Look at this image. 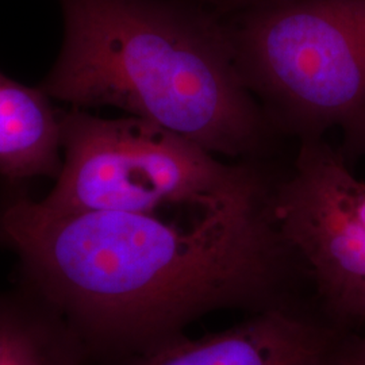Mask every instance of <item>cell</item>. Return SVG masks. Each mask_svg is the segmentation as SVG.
I'll list each match as a JSON object with an SVG mask.
<instances>
[{"label":"cell","mask_w":365,"mask_h":365,"mask_svg":"<svg viewBox=\"0 0 365 365\" xmlns=\"http://www.w3.org/2000/svg\"><path fill=\"white\" fill-rule=\"evenodd\" d=\"M272 182L170 221L150 212H54L16 197L0 218L18 279L61 314L96 365H117L220 312L314 298L282 235Z\"/></svg>","instance_id":"cell-1"},{"label":"cell","mask_w":365,"mask_h":365,"mask_svg":"<svg viewBox=\"0 0 365 365\" xmlns=\"http://www.w3.org/2000/svg\"><path fill=\"white\" fill-rule=\"evenodd\" d=\"M66 38L38 88L113 106L211 153L250 157L272 126L244 84L225 18L197 0H61Z\"/></svg>","instance_id":"cell-2"},{"label":"cell","mask_w":365,"mask_h":365,"mask_svg":"<svg viewBox=\"0 0 365 365\" xmlns=\"http://www.w3.org/2000/svg\"><path fill=\"white\" fill-rule=\"evenodd\" d=\"M238 72L271 126L342 134L365 158V0H280L223 16Z\"/></svg>","instance_id":"cell-3"},{"label":"cell","mask_w":365,"mask_h":365,"mask_svg":"<svg viewBox=\"0 0 365 365\" xmlns=\"http://www.w3.org/2000/svg\"><path fill=\"white\" fill-rule=\"evenodd\" d=\"M64 164L38 200L54 212L214 207L260 179L250 165H230L207 149L144 118L60 114Z\"/></svg>","instance_id":"cell-4"},{"label":"cell","mask_w":365,"mask_h":365,"mask_svg":"<svg viewBox=\"0 0 365 365\" xmlns=\"http://www.w3.org/2000/svg\"><path fill=\"white\" fill-rule=\"evenodd\" d=\"M274 220L333 319L365 327V182L341 149L303 138L294 168L272 182Z\"/></svg>","instance_id":"cell-5"},{"label":"cell","mask_w":365,"mask_h":365,"mask_svg":"<svg viewBox=\"0 0 365 365\" xmlns=\"http://www.w3.org/2000/svg\"><path fill=\"white\" fill-rule=\"evenodd\" d=\"M359 334L307 298L199 339L182 334L117 365H352Z\"/></svg>","instance_id":"cell-6"},{"label":"cell","mask_w":365,"mask_h":365,"mask_svg":"<svg viewBox=\"0 0 365 365\" xmlns=\"http://www.w3.org/2000/svg\"><path fill=\"white\" fill-rule=\"evenodd\" d=\"M60 114L49 96L0 72V175L11 182L60 175Z\"/></svg>","instance_id":"cell-7"},{"label":"cell","mask_w":365,"mask_h":365,"mask_svg":"<svg viewBox=\"0 0 365 365\" xmlns=\"http://www.w3.org/2000/svg\"><path fill=\"white\" fill-rule=\"evenodd\" d=\"M0 365H96L75 331L34 288L0 287Z\"/></svg>","instance_id":"cell-8"},{"label":"cell","mask_w":365,"mask_h":365,"mask_svg":"<svg viewBox=\"0 0 365 365\" xmlns=\"http://www.w3.org/2000/svg\"><path fill=\"white\" fill-rule=\"evenodd\" d=\"M202 1L212 11L220 15H230L249 7L272 3V1H280V0H202Z\"/></svg>","instance_id":"cell-9"},{"label":"cell","mask_w":365,"mask_h":365,"mask_svg":"<svg viewBox=\"0 0 365 365\" xmlns=\"http://www.w3.org/2000/svg\"><path fill=\"white\" fill-rule=\"evenodd\" d=\"M352 365H365V333H360L354 342Z\"/></svg>","instance_id":"cell-10"},{"label":"cell","mask_w":365,"mask_h":365,"mask_svg":"<svg viewBox=\"0 0 365 365\" xmlns=\"http://www.w3.org/2000/svg\"><path fill=\"white\" fill-rule=\"evenodd\" d=\"M0 247L11 249V241H10V237L7 235L6 229H4L1 218H0Z\"/></svg>","instance_id":"cell-11"}]
</instances>
